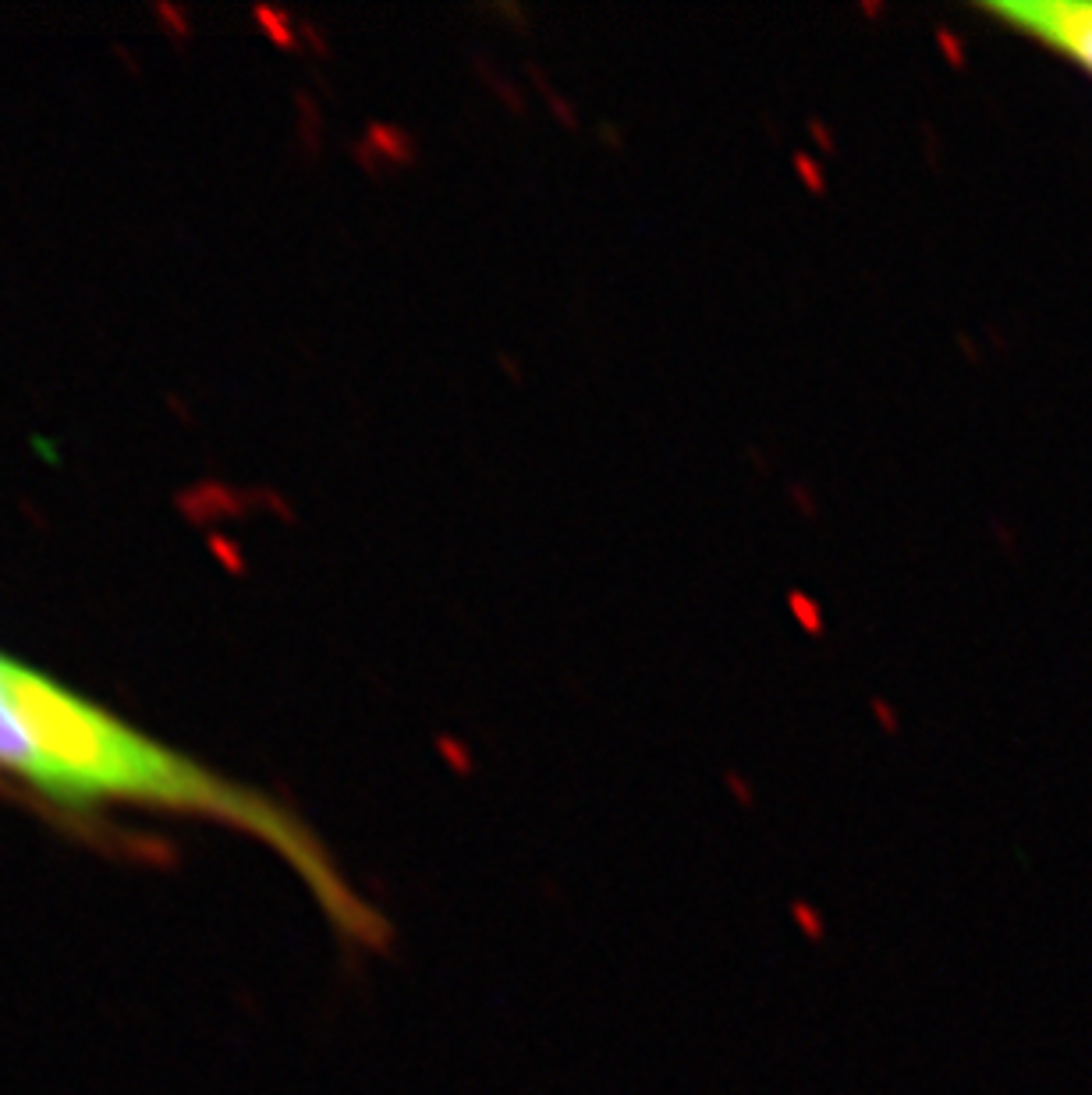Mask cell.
<instances>
[{
    "instance_id": "cell-1",
    "label": "cell",
    "mask_w": 1092,
    "mask_h": 1095,
    "mask_svg": "<svg viewBox=\"0 0 1092 1095\" xmlns=\"http://www.w3.org/2000/svg\"><path fill=\"white\" fill-rule=\"evenodd\" d=\"M0 777L68 812L142 808L227 826L281 855L330 918L359 932L362 908L288 808L8 653H0Z\"/></svg>"
},
{
    "instance_id": "cell-2",
    "label": "cell",
    "mask_w": 1092,
    "mask_h": 1095,
    "mask_svg": "<svg viewBox=\"0 0 1092 1095\" xmlns=\"http://www.w3.org/2000/svg\"><path fill=\"white\" fill-rule=\"evenodd\" d=\"M979 11L1092 78V0H993Z\"/></svg>"
}]
</instances>
